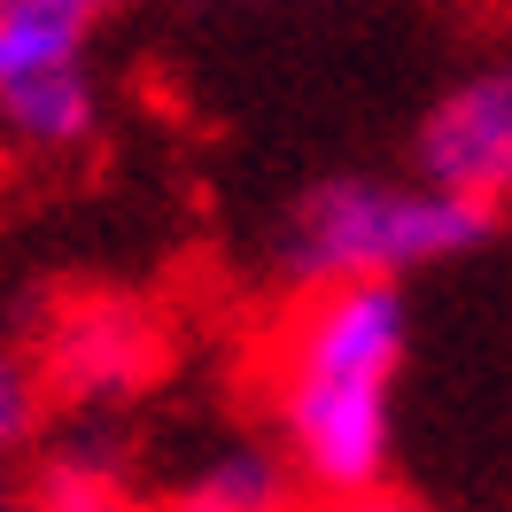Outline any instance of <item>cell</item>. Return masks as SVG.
Instances as JSON below:
<instances>
[{"mask_svg":"<svg viewBox=\"0 0 512 512\" xmlns=\"http://www.w3.org/2000/svg\"><path fill=\"white\" fill-rule=\"evenodd\" d=\"M412 357L404 280H326L288 288L256 342V396L272 443L311 497L373 489L396 458V381Z\"/></svg>","mask_w":512,"mask_h":512,"instance_id":"obj_1","label":"cell"},{"mask_svg":"<svg viewBox=\"0 0 512 512\" xmlns=\"http://www.w3.org/2000/svg\"><path fill=\"white\" fill-rule=\"evenodd\" d=\"M497 233V210L450 194L419 171H326L288 202L272 233V272L288 288L326 280H412L474 256Z\"/></svg>","mask_w":512,"mask_h":512,"instance_id":"obj_2","label":"cell"},{"mask_svg":"<svg viewBox=\"0 0 512 512\" xmlns=\"http://www.w3.org/2000/svg\"><path fill=\"white\" fill-rule=\"evenodd\" d=\"M117 0H0V148L24 163L86 156L109 125L94 47Z\"/></svg>","mask_w":512,"mask_h":512,"instance_id":"obj_3","label":"cell"},{"mask_svg":"<svg viewBox=\"0 0 512 512\" xmlns=\"http://www.w3.org/2000/svg\"><path fill=\"white\" fill-rule=\"evenodd\" d=\"M412 171L450 194H474L497 218L512 210V55L450 78L412 125Z\"/></svg>","mask_w":512,"mask_h":512,"instance_id":"obj_4","label":"cell"},{"mask_svg":"<svg viewBox=\"0 0 512 512\" xmlns=\"http://www.w3.org/2000/svg\"><path fill=\"white\" fill-rule=\"evenodd\" d=\"M39 373H47V388H63L78 404H125L163 373V334L125 295H86L47 326Z\"/></svg>","mask_w":512,"mask_h":512,"instance_id":"obj_5","label":"cell"},{"mask_svg":"<svg viewBox=\"0 0 512 512\" xmlns=\"http://www.w3.org/2000/svg\"><path fill=\"white\" fill-rule=\"evenodd\" d=\"M303 474L288 466L280 443H218L171 489V512H303Z\"/></svg>","mask_w":512,"mask_h":512,"instance_id":"obj_6","label":"cell"},{"mask_svg":"<svg viewBox=\"0 0 512 512\" xmlns=\"http://www.w3.org/2000/svg\"><path fill=\"white\" fill-rule=\"evenodd\" d=\"M39 419H47V373H39V357H24L0 334V458L32 450Z\"/></svg>","mask_w":512,"mask_h":512,"instance_id":"obj_7","label":"cell"},{"mask_svg":"<svg viewBox=\"0 0 512 512\" xmlns=\"http://www.w3.org/2000/svg\"><path fill=\"white\" fill-rule=\"evenodd\" d=\"M32 512H148V505H132L125 489L109 474H94V466H55L47 489L32 497Z\"/></svg>","mask_w":512,"mask_h":512,"instance_id":"obj_8","label":"cell"},{"mask_svg":"<svg viewBox=\"0 0 512 512\" xmlns=\"http://www.w3.org/2000/svg\"><path fill=\"white\" fill-rule=\"evenodd\" d=\"M303 512H427L419 497H404V489H388V481H373V489H342V497H311Z\"/></svg>","mask_w":512,"mask_h":512,"instance_id":"obj_9","label":"cell"},{"mask_svg":"<svg viewBox=\"0 0 512 512\" xmlns=\"http://www.w3.org/2000/svg\"><path fill=\"white\" fill-rule=\"evenodd\" d=\"M0 512H16V497H8V481H0Z\"/></svg>","mask_w":512,"mask_h":512,"instance_id":"obj_10","label":"cell"}]
</instances>
